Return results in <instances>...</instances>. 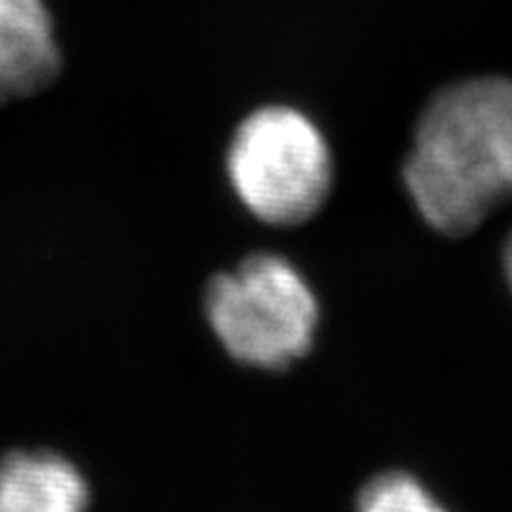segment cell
<instances>
[{"mask_svg": "<svg viewBox=\"0 0 512 512\" xmlns=\"http://www.w3.org/2000/svg\"><path fill=\"white\" fill-rule=\"evenodd\" d=\"M503 271H505V278H508V285L512 290V233L508 235V240H505V245H503Z\"/></svg>", "mask_w": 512, "mask_h": 512, "instance_id": "52a82bcc", "label": "cell"}, {"mask_svg": "<svg viewBox=\"0 0 512 512\" xmlns=\"http://www.w3.org/2000/svg\"><path fill=\"white\" fill-rule=\"evenodd\" d=\"M356 512H448L408 472H382L358 494Z\"/></svg>", "mask_w": 512, "mask_h": 512, "instance_id": "8992f818", "label": "cell"}, {"mask_svg": "<svg viewBox=\"0 0 512 512\" xmlns=\"http://www.w3.org/2000/svg\"><path fill=\"white\" fill-rule=\"evenodd\" d=\"M209 328L242 366L285 370L316 342L320 306L302 271L278 254H252L209 280Z\"/></svg>", "mask_w": 512, "mask_h": 512, "instance_id": "3957f363", "label": "cell"}, {"mask_svg": "<svg viewBox=\"0 0 512 512\" xmlns=\"http://www.w3.org/2000/svg\"><path fill=\"white\" fill-rule=\"evenodd\" d=\"M226 171L242 207L275 228L311 221L335 181L328 138L309 114L290 105H264L240 121Z\"/></svg>", "mask_w": 512, "mask_h": 512, "instance_id": "7a4b0ae2", "label": "cell"}, {"mask_svg": "<svg viewBox=\"0 0 512 512\" xmlns=\"http://www.w3.org/2000/svg\"><path fill=\"white\" fill-rule=\"evenodd\" d=\"M88 484L55 453H10L0 463V512H88Z\"/></svg>", "mask_w": 512, "mask_h": 512, "instance_id": "5b68a950", "label": "cell"}, {"mask_svg": "<svg viewBox=\"0 0 512 512\" xmlns=\"http://www.w3.org/2000/svg\"><path fill=\"white\" fill-rule=\"evenodd\" d=\"M53 17L43 0H0V105L48 88L60 74Z\"/></svg>", "mask_w": 512, "mask_h": 512, "instance_id": "277c9868", "label": "cell"}, {"mask_svg": "<svg viewBox=\"0 0 512 512\" xmlns=\"http://www.w3.org/2000/svg\"><path fill=\"white\" fill-rule=\"evenodd\" d=\"M401 178L415 211L446 238H465L512 202V79L470 76L422 107Z\"/></svg>", "mask_w": 512, "mask_h": 512, "instance_id": "6da1fadb", "label": "cell"}]
</instances>
